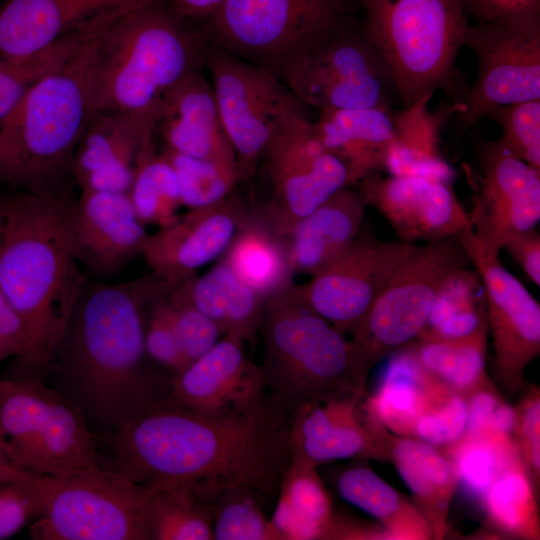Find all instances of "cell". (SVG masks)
I'll use <instances>...</instances> for the list:
<instances>
[{
    "label": "cell",
    "instance_id": "obj_3",
    "mask_svg": "<svg viewBox=\"0 0 540 540\" xmlns=\"http://www.w3.org/2000/svg\"><path fill=\"white\" fill-rule=\"evenodd\" d=\"M1 199L0 290L20 318L24 370L45 373L73 309L89 283L71 240V192Z\"/></svg>",
    "mask_w": 540,
    "mask_h": 540
},
{
    "label": "cell",
    "instance_id": "obj_56",
    "mask_svg": "<svg viewBox=\"0 0 540 540\" xmlns=\"http://www.w3.org/2000/svg\"><path fill=\"white\" fill-rule=\"evenodd\" d=\"M516 420V408L503 399L496 406L487 430L497 435L513 439Z\"/></svg>",
    "mask_w": 540,
    "mask_h": 540
},
{
    "label": "cell",
    "instance_id": "obj_47",
    "mask_svg": "<svg viewBox=\"0 0 540 540\" xmlns=\"http://www.w3.org/2000/svg\"><path fill=\"white\" fill-rule=\"evenodd\" d=\"M169 302L180 351L189 365L211 349L222 333L193 305L184 282L171 286Z\"/></svg>",
    "mask_w": 540,
    "mask_h": 540
},
{
    "label": "cell",
    "instance_id": "obj_18",
    "mask_svg": "<svg viewBox=\"0 0 540 540\" xmlns=\"http://www.w3.org/2000/svg\"><path fill=\"white\" fill-rule=\"evenodd\" d=\"M477 161L469 222L476 237L499 253L510 237L539 223L540 171L516 157L500 138L482 140Z\"/></svg>",
    "mask_w": 540,
    "mask_h": 540
},
{
    "label": "cell",
    "instance_id": "obj_12",
    "mask_svg": "<svg viewBox=\"0 0 540 540\" xmlns=\"http://www.w3.org/2000/svg\"><path fill=\"white\" fill-rule=\"evenodd\" d=\"M149 490L110 466L54 478L34 540H145L142 514Z\"/></svg>",
    "mask_w": 540,
    "mask_h": 540
},
{
    "label": "cell",
    "instance_id": "obj_50",
    "mask_svg": "<svg viewBox=\"0 0 540 540\" xmlns=\"http://www.w3.org/2000/svg\"><path fill=\"white\" fill-rule=\"evenodd\" d=\"M516 408L517 420L513 440L535 491L540 480V393L531 386Z\"/></svg>",
    "mask_w": 540,
    "mask_h": 540
},
{
    "label": "cell",
    "instance_id": "obj_11",
    "mask_svg": "<svg viewBox=\"0 0 540 540\" xmlns=\"http://www.w3.org/2000/svg\"><path fill=\"white\" fill-rule=\"evenodd\" d=\"M207 20L210 44L276 75L346 18L343 0H225Z\"/></svg>",
    "mask_w": 540,
    "mask_h": 540
},
{
    "label": "cell",
    "instance_id": "obj_53",
    "mask_svg": "<svg viewBox=\"0 0 540 540\" xmlns=\"http://www.w3.org/2000/svg\"><path fill=\"white\" fill-rule=\"evenodd\" d=\"M468 409L467 427L464 435L473 436L486 431L496 406L503 400L491 382L465 396Z\"/></svg>",
    "mask_w": 540,
    "mask_h": 540
},
{
    "label": "cell",
    "instance_id": "obj_1",
    "mask_svg": "<svg viewBox=\"0 0 540 540\" xmlns=\"http://www.w3.org/2000/svg\"><path fill=\"white\" fill-rule=\"evenodd\" d=\"M112 467L153 489L180 486L199 498L241 486L274 507L292 456L290 422L268 399L247 412L206 415L166 402L110 433Z\"/></svg>",
    "mask_w": 540,
    "mask_h": 540
},
{
    "label": "cell",
    "instance_id": "obj_52",
    "mask_svg": "<svg viewBox=\"0 0 540 540\" xmlns=\"http://www.w3.org/2000/svg\"><path fill=\"white\" fill-rule=\"evenodd\" d=\"M26 353V336L20 318L0 290V364Z\"/></svg>",
    "mask_w": 540,
    "mask_h": 540
},
{
    "label": "cell",
    "instance_id": "obj_40",
    "mask_svg": "<svg viewBox=\"0 0 540 540\" xmlns=\"http://www.w3.org/2000/svg\"><path fill=\"white\" fill-rule=\"evenodd\" d=\"M129 197L142 223L167 227L177 221L182 205L175 172L156 150L154 136L144 142L136 161Z\"/></svg>",
    "mask_w": 540,
    "mask_h": 540
},
{
    "label": "cell",
    "instance_id": "obj_25",
    "mask_svg": "<svg viewBox=\"0 0 540 540\" xmlns=\"http://www.w3.org/2000/svg\"><path fill=\"white\" fill-rule=\"evenodd\" d=\"M166 148L207 160L236 165L212 83L199 68L186 73L166 94L155 132Z\"/></svg>",
    "mask_w": 540,
    "mask_h": 540
},
{
    "label": "cell",
    "instance_id": "obj_44",
    "mask_svg": "<svg viewBox=\"0 0 540 540\" xmlns=\"http://www.w3.org/2000/svg\"><path fill=\"white\" fill-rule=\"evenodd\" d=\"M172 166L182 205L197 209L227 198L240 182L237 166L187 156L164 147L160 152Z\"/></svg>",
    "mask_w": 540,
    "mask_h": 540
},
{
    "label": "cell",
    "instance_id": "obj_2",
    "mask_svg": "<svg viewBox=\"0 0 540 540\" xmlns=\"http://www.w3.org/2000/svg\"><path fill=\"white\" fill-rule=\"evenodd\" d=\"M168 286L150 273L119 284L89 281L79 297L46 372L54 371L91 426L111 433L170 400L171 385L144 366L148 311Z\"/></svg>",
    "mask_w": 540,
    "mask_h": 540
},
{
    "label": "cell",
    "instance_id": "obj_48",
    "mask_svg": "<svg viewBox=\"0 0 540 540\" xmlns=\"http://www.w3.org/2000/svg\"><path fill=\"white\" fill-rule=\"evenodd\" d=\"M171 285L151 303L145 331L147 355L173 375L188 366L179 347L169 302Z\"/></svg>",
    "mask_w": 540,
    "mask_h": 540
},
{
    "label": "cell",
    "instance_id": "obj_5",
    "mask_svg": "<svg viewBox=\"0 0 540 540\" xmlns=\"http://www.w3.org/2000/svg\"><path fill=\"white\" fill-rule=\"evenodd\" d=\"M204 46L164 0L125 11L102 36L93 115L140 112L159 118L167 92L203 64Z\"/></svg>",
    "mask_w": 540,
    "mask_h": 540
},
{
    "label": "cell",
    "instance_id": "obj_51",
    "mask_svg": "<svg viewBox=\"0 0 540 540\" xmlns=\"http://www.w3.org/2000/svg\"><path fill=\"white\" fill-rule=\"evenodd\" d=\"M466 12L482 23L540 27V0H466Z\"/></svg>",
    "mask_w": 540,
    "mask_h": 540
},
{
    "label": "cell",
    "instance_id": "obj_39",
    "mask_svg": "<svg viewBox=\"0 0 540 540\" xmlns=\"http://www.w3.org/2000/svg\"><path fill=\"white\" fill-rule=\"evenodd\" d=\"M142 526L145 540H214L209 508L180 486L149 489Z\"/></svg>",
    "mask_w": 540,
    "mask_h": 540
},
{
    "label": "cell",
    "instance_id": "obj_45",
    "mask_svg": "<svg viewBox=\"0 0 540 540\" xmlns=\"http://www.w3.org/2000/svg\"><path fill=\"white\" fill-rule=\"evenodd\" d=\"M53 479L27 474L0 484V539L12 537L41 515Z\"/></svg>",
    "mask_w": 540,
    "mask_h": 540
},
{
    "label": "cell",
    "instance_id": "obj_23",
    "mask_svg": "<svg viewBox=\"0 0 540 540\" xmlns=\"http://www.w3.org/2000/svg\"><path fill=\"white\" fill-rule=\"evenodd\" d=\"M148 233L129 194L81 190L71 223L74 255L88 275L107 278L141 255Z\"/></svg>",
    "mask_w": 540,
    "mask_h": 540
},
{
    "label": "cell",
    "instance_id": "obj_4",
    "mask_svg": "<svg viewBox=\"0 0 540 540\" xmlns=\"http://www.w3.org/2000/svg\"><path fill=\"white\" fill-rule=\"evenodd\" d=\"M136 6L104 13L71 56L38 80L0 124V185L32 193L72 191L74 155L93 116L103 33Z\"/></svg>",
    "mask_w": 540,
    "mask_h": 540
},
{
    "label": "cell",
    "instance_id": "obj_27",
    "mask_svg": "<svg viewBox=\"0 0 540 540\" xmlns=\"http://www.w3.org/2000/svg\"><path fill=\"white\" fill-rule=\"evenodd\" d=\"M313 126L323 146L345 164L350 185L385 172L395 135L393 111L323 109Z\"/></svg>",
    "mask_w": 540,
    "mask_h": 540
},
{
    "label": "cell",
    "instance_id": "obj_28",
    "mask_svg": "<svg viewBox=\"0 0 540 540\" xmlns=\"http://www.w3.org/2000/svg\"><path fill=\"white\" fill-rule=\"evenodd\" d=\"M366 204L358 191L340 189L284 237L294 272L314 275L358 236Z\"/></svg>",
    "mask_w": 540,
    "mask_h": 540
},
{
    "label": "cell",
    "instance_id": "obj_8",
    "mask_svg": "<svg viewBox=\"0 0 540 540\" xmlns=\"http://www.w3.org/2000/svg\"><path fill=\"white\" fill-rule=\"evenodd\" d=\"M81 409L35 377L0 380V449L19 471L63 478L102 465Z\"/></svg>",
    "mask_w": 540,
    "mask_h": 540
},
{
    "label": "cell",
    "instance_id": "obj_20",
    "mask_svg": "<svg viewBox=\"0 0 540 540\" xmlns=\"http://www.w3.org/2000/svg\"><path fill=\"white\" fill-rule=\"evenodd\" d=\"M357 190L404 243L455 237L470 226L450 183L426 177L369 175Z\"/></svg>",
    "mask_w": 540,
    "mask_h": 540
},
{
    "label": "cell",
    "instance_id": "obj_26",
    "mask_svg": "<svg viewBox=\"0 0 540 540\" xmlns=\"http://www.w3.org/2000/svg\"><path fill=\"white\" fill-rule=\"evenodd\" d=\"M154 1L158 0H3L0 55L34 54L104 12Z\"/></svg>",
    "mask_w": 540,
    "mask_h": 540
},
{
    "label": "cell",
    "instance_id": "obj_9",
    "mask_svg": "<svg viewBox=\"0 0 540 540\" xmlns=\"http://www.w3.org/2000/svg\"><path fill=\"white\" fill-rule=\"evenodd\" d=\"M471 266L455 237L413 245L349 340L361 385L366 386L377 362L419 337L444 280L455 270Z\"/></svg>",
    "mask_w": 540,
    "mask_h": 540
},
{
    "label": "cell",
    "instance_id": "obj_29",
    "mask_svg": "<svg viewBox=\"0 0 540 540\" xmlns=\"http://www.w3.org/2000/svg\"><path fill=\"white\" fill-rule=\"evenodd\" d=\"M389 357L366 404L389 432L413 437L418 418L452 391L424 369L408 345Z\"/></svg>",
    "mask_w": 540,
    "mask_h": 540
},
{
    "label": "cell",
    "instance_id": "obj_15",
    "mask_svg": "<svg viewBox=\"0 0 540 540\" xmlns=\"http://www.w3.org/2000/svg\"><path fill=\"white\" fill-rule=\"evenodd\" d=\"M455 238L484 285L487 327L495 352V382L515 396L523 386L525 368L540 353V305L502 266L499 253L476 237L471 226Z\"/></svg>",
    "mask_w": 540,
    "mask_h": 540
},
{
    "label": "cell",
    "instance_id": "obj_38",
    "mask_svg": "<svg viewBox=\"0 0 540 540\" xmlns=\"http://www.w3.org/2000/svg\"><path fill=\"white\" fill-rule=\"evenodd\" d=\"M481 507L496 529L521 538H539L536 491L517 446L505 457Z\"/></svg>",
    "mask_w": 540,
    "mask_h": 540
},
{
    "label": "cell",
    "instance_id": "obj_42",
    "mask_svg": "<svg viewBox=\"0 0 540 540\" xmlns=\"http://www.w3.org/2000/svg\"><path fill=\"white\" fill-rule=\"evenodd\" d=\"M201 499L212 517L214 540H279L266 516L265 503L254 491L227 487Z\"/></svg>",
    "mask_w": 540,
    "mask_h": 540
},
{
    "label": "cell",
    "instance_id": "obj_33",
    "mask_svg": "<svg viewBox=\"0 0 540 540\" xmlns=\"http://www.w3.org/2000/svg\"><path fill=\"white\" fill-rule=\"evenodd\" d=\"M430 98H423L395 113V135L385 172L396 176H416L450 183L454 172L440 153V128L445 118L458 113L460 103L429 112Z\"/></svg>",
    "mask_w": 540,
    "mask_h": 540
},
{
    "label": "cell",
    "instance_id": "obj_43",
    "mask_svg": "<svg viewBox=\"0 0 540 540\" xmlns=\"http://www.w3.org/2000/svg\"><path fill=\"white\" fill-rule=\"evenodd\" d=\"M516 446L513 439L486 430L473 436L463 435L444 451L453 462L458 485L481 506L505 457Z\"/></svg>",
    "mask_w": 540,
    "mask_h": 540
},
{
    "label": "cell",
    "instance_id": "obj_59",
    "mask_svg": "<svg viewBox=\"0 0 540 540\" xmlns=\"http://www.w3.org/2000/svg\"><path fill=\"white\" fill-rule=\"evenodd\" d=\"M3 0H0V5L2 4Z\"/></svg>",
    "mask_w": 540,
    "mask_h": 540
},
{
    "label": "cell",
    "instance_id": "obj_37",
    "mask_svg": "<svg viewBox=\"0 0 540 540\" xmlns=\"http://www.w3.org/2000/svg\"><path fill=\"white\" fill-rule=\"evenodd\" d=\"M487 324L456 340H420L407 344L424 369L448 390L468 395L491 383L485 371Z\"/></svg>",
    "mask_w": 540,
    "mask_h": 540
},
{
    "label": "cell",
    "instance_id": "obj_32",
    "mask_svg": "<svg viewBox=\"0 0 540 540\" xmlns=\"http://www.w3.org/2000/svg\"><path fill=\"white\" fill-rule=\"evenodd\" d=\"M220 261L263 300L294 284L295 272L284 237L270 228L255 210H249Z\"/></svg>",
    "mask_w": 540,
    "mask_h": 540
},
{
    "label": "cell",
    "instance_id": "obj_55",
    "mask_svg": "<svg viewBox=\"0 0 540 540\" xmlns=\"http://www.w3.org/2000/svg\"><path fill=\"white\" fill-rule=\"evenodd\" d=\"M225 0H171L174 12L183 20L207 19Z\"/></svg>",
    "mask_w": 540,
    "mask_h": 540
},
{
    "label": "cell",
    "instance_id": "obj_14",
    "mask_svg": "<svg viewBox=\"0 0 540 540\" xmlns=\"http://www.w3.org/2000/svg\"><path fill=\"white\" fill-rule=\"evenodd\" d=\"M262 159L271 195L255 211L282 237L337 191L351 186L345 164L323 146L303 113L275 132Z\"/></svg>",
    "mask_w": 540,
    "mask_h": 540
},
{
    "label": "cell",
    "instance_id": "obj_41",
    "mask_svg": "<svg viewBox=\"0 0 540 540\" xmlns=\"http://www.w3.org/2000/svg\"><path fill=\"white\" fill-rule=\"evenodd\" d=\"M103 14L84 22L34 54L22 57L0 55V124L38 80L59 68L71 56Z\"/></svg>",
    "mask_w": 540,
    "mask_h": 540
},
{
    "label": "cell",
    "instance_id": "obj_13",
    "mask_svg": "<svg viewBox=\"0 0 540 540\" xmlns=\"http://www.w3.org/2000/svg\"><path fill=\"white\" fill-rule=\"evenodd\" d=\"M203 64L212 79L225 132L236 154L240 181L251 178L275 132L303 113L301 102L273 72L205 44Z\"/></svg>",
    "mask_w": 540,
    "mask_h": 540
},
{
    "label": "cell",
    "instance_id": "obj_35",
    "mask_svg": "<svg viewBox=\"0 0 540 540\" xmlns=\"http://www.w3.org/2000/svg\"><path fill=\"white\" fill-rule=\"evenodd\" d=\"M336 489L345 501L377 519L389 539L433 538L430 524L418 507L369 466L344 468L337 476Z\"/></svg>",
    "mask_w": 540,
    "mask_h": 540
},
{
    "label": "cell",
    "instance_id": "obj_36",
    "mask_svg": "<svg viewBox=\"0 0 540 540\" xmlns=\"http://www.w3.org/2000/svg\"><path fill=\"white\" fill-rule=\"evenodd\" d=\"M483 282L471 267L452 272L441 285L417 339L456 340L487 324Z\"/></svg>",
    "mask_w": 540,
    "mask_h": 540
},
{
    "label": "cell",
    "instance_id": "obj_19",
    "mask_svg": "<svg viewBox=\"0 0 540 540\" xmlns=\"http://www.w3.org/2000/svg\"><path fill=\"white\" fill-rule=\"evenodd\" d=\"M367 391L303 406L290 423L292 454L314 467L347 458L390 461L389 431L366 405Z\"/></svg>",
    "mask_w": 540,
    "mask_h": 540
},
{
    "label": "cell",
    "instance_id": "obj_6",
    "mask_svg": "<svg viewBox=\"0 0 540 540\" xmlns=\"http://www.w3.org/2000/svg\"><path fill=\"white\" fill-rule=\"evenodd\" d=\"M267 397L289 420L306 404L363 393L350 341L298 296L294 284L263 300L258 328Z\"/></svg>",
    "mask_w": 540,
    "mask_h": 540
},
{
    "label": "cell",
    "instance_id": "obj_10",
    "mask_svg": "<svg viewBox=\"0 0 540 540\" xmlns=\"http://www.w3.org/2000/svg\"><path fill=\"white\" fill-rule=\"evenodd\" d=\"M276 76L303 104L316 109H391L393 82L363 27L346 20L320 35Z\"/></svg>",
    "mask_w": 540,
    "mask_h": 540
},
{
    "label": "cell",
    "instance_id": "obj_57",
    "mask_svg": "<svg viewBox=\"0 0 540 540\" xmlns=\"http://www.w3.org/2000/svg\"><path fill=\"white\" fill-rule=\"evenodd\" d=\"M25 475H27V473L16 469L0 449V484Z\"/></svg>",
    "mask_w": 540,
    "mask_h": 540
},
{
    "label": "cell",
    "instance_id": "obj_24",
    "mask_svg": "<svg viewBox=\"0 0 540 540\" xmlns=\"http://www.w3.org/2000/svg\"><path fill=\"white\" fill-rule=\"evenodd\" d=\"M158 119L140 112L94 114L74 155L75 184L81 190L129 194L137 154L155 135Z\"/></svg>",
    "mask_w": 540,
    "mask_h": 540
},
{
    "label": "cell",
    "instance_id": "obj_16",
    "mask_svg": "<svg viewBox=\"0 0 540 540\" xmlns=\"http://www.w3.org/2000/svg\"><path fill=\"white\" fill-rule=\"evenodd\" d=\"M464 45L477 57L478 75L456 113L459 132L493 108L540 100V27L480 22L468 25Z\"/></svg>",
    "mask_w": 540,
    "mask_h": 540
},
{
    "label": "cell",
    "instance_id": "obj_58",
    "mask_svg": "<svg viewBox=\"0 0 540 540\" xmlns=\"http://www.w3.org/2000/svg\"><path fill=\"white\" fill-rule=\"evenodd\" d=\"M1 230H2V213H1V199H0V240H1Z\"/></svg>",
    "mask_w": 540,
    "mask_h": 540
},
{
    "label": "cell",
    "instance_id": "obj_17",
    "mask_svg": "<svg viewBox=\"0 0 540 540\" xmlns=\"http://www.w3.org/2000/svg\"><path fill=\"white\" fill-rule=\"evenodd\" d=\"M413 245L384 242L360 230L344 252L294 289L337 330L352 333Z\"/></svg>",
    "mask_w": 540,
    "mask_h": 540
},
{
    "label": "cell",
    "instance_id": "obj_7",
    "mask_svg": "<svg viewBox=\"0 0 540 540\" xmlns=\"http://www.w3.org/2000/svg\"><path fill=\"white\" fill-rule=\"evenodd\" d=\"M363 31L407 108L442 90L468 95L456 69L468 27L466 0H360Z\"/></svg>",
    "mask_w": 540,
    "mask_h": 540
},
{
    "label": "cell",
    "instance_id": "obj_21",
    "mask_svg": "<svg viewBox=\"0 0 540 540\" xmlns=\"http://www.w3.org/2000/svg\"><path fill=\"white\" fill-rule=\"evenodd\" d=\"M244 340L225 333L206 353L171 378L170 400L196 413L247 412L267 400L262 371L246 354Z\"/></svg>",
    "mask_w": 540,
    "mask_h": 540
},
{
    "label": "cell",
    "instance_id": "obj_30",
    "mask_svg": "<svg viewBox=\"0 0 540 540\" xmlns=\"http://www.w3.org/2000/svg\"><path fill=\"white\" fill-rule=\"evenodd\" d=\"M388 451L416 506L430 524L433 538L447 532V517L458 480L452 460L437 446L416 437L389 433Z\"/></svg>",
    "mask_w": 540,
    "mask_h": 540
},
{
    "label": "cell",
    "instance_id": "obj_54",
    "mask_svg": "<svg viewBox=\"0 0 540 540\" xmlns=\"http://www.w3.org/2000/svg\"><path fill=\"white\" fill-rule=\"evenodd\" d=\"M531 281L540 286V235L535 228L519 232L503 245Z\"/></svg>",
    "mask_w": 540,
    "mask_h": 540
},
{
    "label": "cell",
    "instance_id": "obj_34",
    "mask_svg": "<svg viewBox=\"0 0 540 540\" xmlns=\"http://www.w3.org/2000/svg\"><path fill=\"white\" fill-rule=\"evenodd\" d=\"M184 284L193 305L217 325L222 335L232 332L245 342H255L263 299L224 262Z\"/></svg>",
    "mask_w": 540,
    "mask_h": 540
},
{
    "label": "cell",
    "instance_id": "obj_31",
    "mask_svg": "<svg viewBox=\"0 0 540 540\" xmlns=\"http://www.w3.org/2000/svg\"><path fill=\"white\" fill-rule=\"evenodd\" d=\"M335 517L317 468L292 454L270 518L279 540L330 539Z\"/></svg>",
    "mask_w": 540,
    "mask_h": 540
},
{
    "label": "cell",
    "instance_id": "obj_46",
    "mask_svg": "<svg viewBox=\"0 0 540 540\" xmlns=\"http://www.w3.org/2000/svg\"><path fill=\"white\" fill-rule=\"evenodd\" d=\"M484 117L501 127L500 139L516 157L540 171V100L499 106Z\"/></svg>",
    "mask_w": 540,
    "mask_h": 540
},
{
    "label": "cell",
    "instance_id": "obj_22",
    "mask_svg": "<svg viewBox=\"0 0 540 540\" xmlns=\"http://www.w3.org/2000/svg\"><path fill=\"white\" fill-rule=\"evenodd\" d=\"M248 213L232 193L214 205L189 209L173 224L148 234L141 255L157 278L180 284L221 257Z\"/></svg>",
    "mask_w": 540,
    "mask_h": 540
},
{
    "label": "cell",
    "instance_id": "obj_49",
    "mask_svg": "<svg viewBox=\"0 0 540 540\" xmlns=\"http://www.w3.org/2000/svg\"><path fill=\"white\" fill-rule=\"evenodd\" d=\"M467 420L466 397L450 392L418 418L413 437L446 448L462 438Z\"/></svg>",
    "mask_w": 540,
    "mask_h": 540
}]
</instances>
